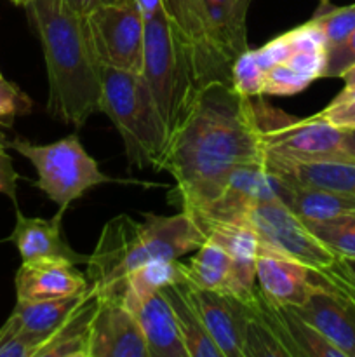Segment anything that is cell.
Here are the masks:
<instances>
[{"instance_id": "1", "label": "cell", "mask_w": 355, "mask_h": 357, "mask_svg": "<svg viewBox=\"0 0 355 357\" xmlns=\"http://www.w3.org/2000/svg\"><path fill=\"white\" fill-rule=\"evenodd\" d=\"M265 150L253 98L240 96L228 82L200 87L187 117L171 135L160 171L174 178L169 202L194 213L211 204L240 166L263 164Z\"/></svg>"}, {"instance_id": "2", "label": "cell", "mask_w": 355, "mask_h": 357, "mask_svg": "<svg viewBox=\"0 0 355 357\" xmlns=\"http://www.w3.org/2000/svg\"><path fill=\"white\" fill-rule=\"evenodd\" d=\"M24 9L44 51L49 115L80 128L101 107V65L90 47L86 16L66 0H33Z\"/></svg>"}, {"instance_id": "3", "label": "cell", "mask_w": 355, "mask_h": 357, "mask_svg": "<svg viewBox=\"0 0 355 357\" xmlns=\"http://www.w3.org/2000/svg\"><path fill=\"white\" fill-rule=\"evenodd\" d=\"M143 216V222H136L118 215L104 223L86 261L87 281L100 295L115 298L124 279L138 267L153 260H180L204 244V234L187 211Z\"/></svg>"}, {"instance_id": "4", "label": "cell", "mask_w": 355, "mask_h": 357, "mask_svg": "<svg viewBox=\"0 0 355 357\" xmlns=\"http://www.w3.org/2000/svg\"><path fill=\"white\" fill-rule=\"evenodd\" d=\"M124 142L131 167L160 171L171 132L141 73L101 66V107Z\"/></svg>"}, {"instance_id": "5", "label": "cell", "mask_w": 355, "mask_h": 357, "mask_svg": "<svg viewBox=\"0 0 355 357\" xmlns=\"http://www.w3.org/2000/svg\"><path fill=\"white\" fill-rule=\"evenodd\" d=\"M141 75L148 82L167 129L173 135L187 117L202 84L194 54L166 7L145 16V61Z\"/></svg>"}, {"instance_id": "6", "label": "cell", "mask_w": 355, "mask_h": 357, "mask_svg": "<svg viewBox=\"0 0 355 357\" xmlns=\"http://www.w3.org/2000/svg\"><path fill=\"white\" fill-rule=\"evenodd\" d=\"M7 145L30 160L37 171V187L63 211L90 188L111 181L100 169L97 160L86 152L77 135L65 136L47 145L23 138L10 139Z\"/></svg>"}, {"instance_id": "7", "label": "cell", "mask_w": 355, "mask_h": 357, "mask_svg": "<svg viewBox=\"0 0 355 357\" xmlns=\"http://www.w3.org/2000/svg\"><path fill=\"white\" fill-rule=\"evenodd\" d=\"M254 115L265 153L289 160L347 159L343 152V129L324 119H298L271 107L263 96L253 98Z\"/></svg>"}, {"instance_id": "8", "label": "cell", "mask_w": 355, "mask_h": 357, "mask_svg": "<svg viewBox=\"0 0 355 357\" xmlns=\"http://www.w3.org/2000/svg\"><path fill=\"white\" fill-rule=\"evenodd\" d=\"M90 47L101 66L143 72L145 17L138 0H111L86 14Z\"/></svg>"}, {"instance_id": "9", "label": "cell", "mask_w": 355, "mask_h": 357, "mask_svg": "<svg viewBox=\"0 0 355 357\" xmlns=\"http://www.w3.org/2000/svg\"><path fill=\"white\" fill-rule=\"evenodd\" d=\"M244 220L253 227L261 244L281 251L313 272H324L336 261L338 255L282 201L258 202L247 209Z\"/></svg>"}, {"instance_id": "10", "label": "cell", "mask_w": 355, "mask_h": 357, "mask_svg": "<svg viewBox=\"0 0 355 357\" xmlns=\"http://www.w3.org/2000/svg\"><path fill=\"white\" fill-rule=\"evenodd\" d=\"M317 286V272L267 244H260L256 288L267 302L281 307H299Z\"/></svg>"}, {"instance_id": "11", "label": "cell", "mask_w": 355, "mask_h": 357, "mask_svg": "<svg viewBox=\"0 0 355 357\" xmlns=\"http://www.w3.org/2000/svg\"><path fill=\"white\" fill-rule=\"evenodd\" d=\"M319 286L303 305L292 307L322 333L345 357H355V303L336 286L317 274Z\"/></svg>"}, {"instance_id": "12", "label": "cell", "mask_w": 355, "mask_h": 357, "mask_svg": "<svg viewBox=\"0 0 355 357\" xmlns=\"http://www.w3.org/2000/svg\"><path fill=\"white\" fill-rule=\"evenodd\" d=\"M89 357H150L141 326L122 300L100 295L90 326Z\"/></svg>"}, {"instance_id": "13", "label": "cell", "mask_w": 355, "mask_h": 357, "mask_svg": "<svg viewBox=\"0 0 355 357\" xmlns=\"http://www.w3.org/2000/svg\"><path fill=\"white\" fill-rule=\"evenodd\" d=\"M16 298L21 302H44L80 295L89 289L87 275L75 264L63 258H38L21 264L16 278Z\"/></svg>"}, {"instance_id": "14", "label": "cell", "mask_w": 355, "mask_h": 357, "mask_svg": "<svg viewBox=\"0 0 355 357\" xmlns=\"http://www.w3.org/2000/svg\"><path fill=\"white\" fill-rule=\"evenodd\" d=\"M178 284L195 309L209 337L223 352V357H244L240 338V300L202 289L187 279Z\"/></svg>"}, {"instance_id": "15", "label": "cell", "mask_w": 355, "mask_h": 357, "mask_svg": "<svg viewBox=\"0 0 355 357\" xmlns=\"http://www.w3.org/2000/svg\"><path fill=\"white\" fill-rule=\"evenodd\" d=\"M164 7L191 49L202 86L212 80L230 84V70L219 61L209 42L202 0H164Z\"/></svg>"}, {"instance_id": "16", "label": "cell", "mask_w": 355, "mask_h": 357, "mask_svg": "<svg viewBox=\"0 0 355 357\" xmlns=\"http://www.w3.org/2000/svg\"><path fill=\"white\" fill-rule=\"evenodd\" d=\"M63 209L51 220L26 218L16 206V225L10 241L17 248L21 260H38V258H63L72 264H86V255H79L63 236Z\"/></svg>"}, {"instance_id": "17", "label": "cell", "mask_w": 355, "mask_h": 357, "mask_svg": "<svg viewBox=\"0 0 355 357\" xmlns=\"http://www.w3.org/2000/svg\"><path fill=\"white\" fill-rule=\"evenodd\" d=\"M263 164L268 171L277 174L287 183L355 195L354 159H326L301 162V160H289L265 153Z\"/></svg>"}, {"instance_id": "18", "label": "cell", "mask_w": 355, "mask_h": 357, "mask_svg": "<svg viewBox=\"0 0 355 357\" xmlns=\"http://www.w3.org/2000/svg\"><path fill=\"white\" fill-rule=\"evenodd\" d=\"M205 28L212 51L219 61L232 70L233 59L247 45V9L240 0H202Z\"/></svg>"}, {"instance_id": "19", "label": "cell", "mask_w": 355, "mask_h": 357, "mask_svg": "<svg viewBox=\"0 0 355 357\" xmlns=\"http://www.w3.org/2000/svg\"><path fill=\"white\" fill-rule=\"evenodd\" d=\"M260 307L291 357H345L340 349L306 323L292 307L274 305L261 293Z\"/></svg>"}, {"instance_id": "20", "label": "cell", "mask_w": 355, "mask_h": 357, "mask_svg": "<svg viewBox=\"0 0 355 357\" xmlns=\"http://www.w3.org/2000/svg\"><path fill=\"white\" fill-rule=\"evenodd\" d=\"M131 312L141 326L150 357H188L169 300L162 291L153 293Z\"/></svg>"}, {"instance_id": "21", "label": "cell", "mask_w": 355, "mask_h": 357, "mask_svg": "<svg viewBox=\"0 0 355 357\" xmlns=\"http://www.w3.org/2000/svg\"><path fill=\"white\" fill-rule=\"evenodd\" d=\"M87 291L75 296H68V298L44 300V302H21V300H17L16 307L7 319L16 326L19 333L35 342L40 349L44 342L52 333H56L63 326V323L75 312L77 307L86 298Z\"/></svg>"}, {"instance_id": "22", "label": "cell", "mask_w": 355, "mask_h": 357, "mask_svg": "<svg viewBox=\"0 0 355 357\" xmlns=\"http://www.w3.org/2000/svg\"><path fill=\"white\" fill-rule=\"evenodd\" d=\"M282 202L305 223L355 216V195L285 181Z\"/></svg>"}, {"instance_id": "23", "label": "cell", "mask_w": 355, "mask_h": 357, "mask_svg": "<svg viewBox=\"0 0 355 357\" xmlns=\"http://www.w3.org/2000/svg\"><path fill=\"white\" fill-rule=\"evenodd\" d=\"M100 307V293L89 286L86 298L38 349L35 357H89L90 326Z\"/></svg>"}, {"instance_id": "24", "label": "cell", "mask_w": 355, "mask_h": 357, "mask_svg": "<svg viewBox=\"0 0 355 357\" xmlns=\"http://www.w3.org/2000/svg\"><path fill=\"white\" fill-rule=\"evenodd\" d=\"M184 274L187 281L198 288L237 296L232 258L212 241L205 239L194 257L184 261Z\"/></svg>"}, {"instance_id": "25", "label": "cell", "mask_w": 355, "mask_h": 357, "mask_svg": "<svg viewBox=\"0 0 355 357\" xmlns=\"http://www.w3.org/2000/svg\"><path fill=\"white\" fill-rule=\"evenodd\" d=\"M187 279L184 261L180 260H153L132 271L118 288L115 298L122 300L129 310L138 303L152 296L153 293L162 291L166 286L181 282ZM111 298V296H110Z\"/></svg>"}, {"instance_id": "26", "label": "cell", "mask_w": 355, "mask_h": 357, "mask_svg": "<svg viewBox=\"0 0 355 357\" xmlns=\"http://www.w3.org/2000/svg\"><path fill=\"white\" fill-rule=\"evenodd\" d=\"M240 338L244 357H291L260 307V293L240 300Z\"/></svg>"}, {"instance_id": "27", "label": "cell", "mask_w": 355, "mask_h": 357, "mask_svg": "<svg viewBox=\"0 0 355 357\" xmlns=\"http://www.w3.org/2000/svg\"><path fill=\"white\" fill-rule=\"evenodd\" d=\"M162 293L169 300V305L173 309L174 319H176L178 330H180L188 357H223V352L209 337L207 330L198 319L197 312L190 305L180 284L174 282V284L166 286Z\"/></svg>"}, {"instance_id": "28", "label": "cell", "mask_w": 355, "mask_h": 357, "mask_svg": "<svg viewBox=\"0 0 355 357\" xmlns=\"http://www.w3.org/2000/svg\"><path fill=\"white\" fill-rule=\"evenodd\" d=\"M306 227L338 257L355 258V216L310 222Z\"/></svg>"}, {"instance_id": "29", "label": "cell", "mask_w": 355, "mask_h": 357, "mask_svg": "<svg viewBox=\"0 0 355 357\" xmlns=\"http://www.w3.org/2000/svg\"><path fill=\"white\" fill-rule=\"evenodd\" d=\"M312 20L322 30L329 51L347 40L348 35L355 30V3L345 7H319Z\"/></svg>"}, {"instance_id": "30", "label": "cell", "mask_w": 355, "mask_h": 357, "mask_svg": "<svg viewBox=\"0 0 355 357\" xmlns=\"http://www.w3.org/2000/svg\"><path fill=\"white\" fill-rule=\"evenodd\" d=\"M265 70L256 61L253 49H247L237 56L230 70V86L246 98L263 96Z\"/></svg>"}, {"instance_id": "31", "label": "cell", "mask_w": 355, "mask_h": 357, "mask_svg": "<svg viewBox=\"0 0 355 357\" xmlns=\"http://www.w3.org/2000/svg\"><path fill=\"white\" fill-rule=\"evenodd\" d=\"M310 84V80L289 68L285 63H278L265 72L263 96H294L303 93Z\"/></svg>"}, {"instance_id": "32", "label": "cell", "mask_w": 355, "mask_h": 357, "mask_svg": "<svg viewBox=\"0 0 355 357\" xmlns=\"http://www.w3.org/2000/svg\"><path fill=\"white\" fill-rule=\"evenodd\" d=\"M317 117L324 119L331 126L338 129H355V86L341 89V93L317 114Z\"/></svg>"}, {"instance_id": "33", "label": "cell", "mask_w": 355, "mask_h": 357, "mask_svg": "<svg viewBox=\"0 0 355 357\" xmlns=\"http://www.w3.org/2000/svg\"><path fill=\"white\" fill-rule=\"evenodd\" d=\"M31 110V100L7 79L0 77V122L10 124L17 115L28 114Z\"/></svg>"}, {"instance_id": "34", "label": "cell", "mask_w": 355, "mask_h": 357, "mask_svg": "<svg viewBox=\"0 0 355 357\" xmlns=\"http://www.w3.org/2000/svg\"><path fill=\"white\" fill-rule=\"evenodd\" d=\"M38 345L16 330L9 319L0 328V357H35Z\"/></svg>"}, {"instance_id": "35", "label": "cell", "mask_w": 355, "mask_h": 357, "mask_svg": "<svg viewBox=\"0 0 355 357\" xmlns=\"http://www.w3.org/2000/svg\"><path fill=\"white\" fill-rule=\"evenodd\" d=\"M355 63V30L336 47L327 51V63L324 79H340L345 70Z\"/></svg>"}, {"instance_id": "36", "label": "cell", "mask_w": 355, "mask_h": 357, "mask_svg": "<svg viewBox=\"0 0 355 357\" xmlns=\"http://www.w3.org/2000/svg\"><path fill=\"white\" fill-rule=\"evenodd\" d=\"M254 56H256V61L260 63V66L265 72H267L268 68H271L274 65L284 63L289 56L287 35H277V37H274L265 45L254 49Z\"/></svg>"}, {"instance_id": "37", "label": "cell", "mask_w": 355, "mask_h": 357, "mask_svg": "<svg viewBox=\"0 0 355 357\" xmlns=\"http://www.w3.org/2000/svg\"><path fill=\"white\" fill-rule=\"evenodd\" d=\"M17 190V173L13 166V159L6 150H0V194L13 199L16 204Z\"/></svg>"}, {"instance_id": "38", "label": "cell", "mask_w": 355, "mask_h": 357, "mask_svg": "<svg viewBox=\"0 0 355 357\" xmlns=\"http://www.w3.org/2000/svg\"><path fill=\"white\" fill-rule=\"evenodd\" d=\"M326 271L338 275V278L343 279V281H347L348 284L355 288V258L338 257L336 261L329 268H326Z\"/></svg>"}, {"instance_id": "39", "label": "cell", "mask_w": 355, "mask_h": 357, "mask_svg": "<svg viewBox=\"0 0 355 357\" xmlns=\"http://www.w3.org/2000/svg\"><path fill=\"white\" fill-rule=\"evenodd\" d=\"M317 274L322 275V278L326 279V281L329 282V284L336 286L338 289H341V291H343L345 295L350 296V298L354 300V303H355V288H354V286L348 284L347 281H343V279H340V278H338V275L331 274V272H327V271H324V272H317Z\"/></svg>"}, {"instance_id": "40", "label": "cell", "mask_w": 355, "mask_h": 357, "mask_svg": "<svg viewBox=\"0 0 355 357\" xmlns=\"http://www.w3.org/2000/svg\"><path fill=\"white\" fill-rule=\"evenodd\" d=\"M66 2L70 3V7H72L73 10H77L79 14L86 16V14H89L94 7L101 6V3L111 2V0H66Z\"/></svg>"}, {"instance_id": "41", "label": "cell", "mask_w": 355, "mask_h": 357, "mask_svg": "<svg viewBox=\"0 0 355 357\" xmlns=\"http://www.w3.org/2000/svg\"><path fill=\"white\" fill-rule=\"evenodd\" d=\"M343 152L347 159L355 160V129H348L343 135Z\"/></svg>"}, {"instance_id": "42", "label": "cell", "mask_w": 355, "mask_h": 357, "mask_svg": "<svg viewBox=\"0 0 355 357\" xmlns=\"http://www.w3.org/2000/svg\"><path fill=\"white\" fill-rule=\"evenodd\" d=\"M340 79H343L345 86H347V87H354L355 86V63L350 66V68L345 70V73L340 77Z\"/></svg>"}, {"instance_id": "43", "label": "cell", "mask_w": 355, "mask_h": 357, "mask_svg": "<svg viewBox=\"0 0 355 357\" xmlns=\"http://www.w3.org/2000/svg\"><path fill=\"white\" fill-rule=\"evenodd\" d=\"M10 2L16 3V6H19V7H26V6H30L33 0H10Z\"/></svg>"}, {"instance_id": "44", "label": "cell", "mask_w": 355, "mask_h": 357, "mask_svg": "<svg viewBox=\"0 0 355 357\" xmlns=\"http://www.w3.org/2000/svg\"><path fill=\"white\" fill-rule=\"evenodd\" d=\"M6 145H7L6 138H3V135L0 132V150H6Z\"/></svg>"}, {"instance_id": "45", "label": "cell", "mask_w": 355, "mask_h": 357, "mask_svg": "<svg viewBox=\"0 0 355 357\" xmlns=\"http://www.w3.org/2000/svg\"><path fill=\"white\" fill-rule=\"evenodd\" d=\"M251 2H253V0H240V3H242V7H246L247 10H249V7H251Z\"/></svg>"}, {"instance_id": "46", "label": "cell", "mask_w": 355, "mask_h": 357, "mask_svg": "<svg viewBox=\"0 0 355 357\" xmlns=\"http://www.w3.org/2000/svg\"><path fill=\"white\" fill-rule=\"evenodd\" d=\"M331 6V0H319V7H327Z\"/></svg>"}, {"instance_id": "47", "label": "cell", "mask_w": 355, "mask_h": 357, "mask_svg": "<svg viewBox=\"0 0 355 357\" xmlns=\"http://www.w3.org/2000/svg\"><path fill=\"white\" fill-rule=\"evenodd\" d=\"M0 77H2V72H0Z\"/></svg>"}]
</instances>
